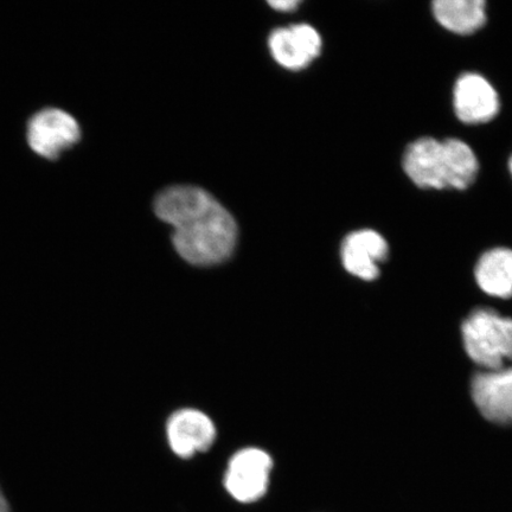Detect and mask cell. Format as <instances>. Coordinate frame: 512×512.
I'll return each instance as SVG.
<instances>
[{
	"instance_id": "cell-1",
	"label": "cell",
	"mask_w": 512,
	"mask_h": 512,
	"mask_svg": "<svg viewBox=\"0 0 512 512\" xmlns=\"http://www.w3.org/2000/svg\"><path fill=\"white\" fill-rule=\"evenodd\" d=\"M159 220L174 227L172 242L185 261L214 266L232 256L238 242V224L209 192L191 185H177L157 196Z\"/></svg>"
},
{
	"instance_id": "cell-2",
	"label": "cell",
	"mask_w": 512,
	"mask_h": 512,
	"mask_svg": "<svg viewBox=\"0 0 512 512\" xmlns=\"http://www.w3.org/2000/svg\"><path fill=\"white\" fill-rule=\"evenodd\" d=\"M402 165L418 187L438 190L469 188L479 169L471 147L454 138L443 142L427 137L415 140L408 145Z\"/></svg>"
},
{
	"instance_id": "cell-3",
	"label": "cell",
	"mask_w": 512,
	"mask_h": 512,
	"mask_svg": "<svg viewBox=\"0 0 512 512\" xmlns=\"http://www.w3.org/2000/svg\"><path fill=\"white\" fill-rule=\"evenodd\" d=\"M467 355L485 370L512 361V319L489 309L473 311L462 326Z\"/></svg>"
},
{
	"instance_id": "cell-4",
	"label": "cell",
	"mask_w": 512,
	"mask_h": 512,
	"mask_svg": "<svg viewBox=\"0 0 512 512\" xmlns=\"http://www.w3.org/2000/svg\"><path fill=\"white\" fill-rule=\"evenodd\" d=\"M27 137L38 156L56 159L79 143L81 128L73 115L59 108H46L30 119Z\"/></svg>"
},
{
	"instance_id": "cell-5",
	"label": "cell",
	"mask_w": 512,
	"mask_h": 512,
	"mask_svg": "<svg viewBox=\"0 0 512 512\" xmlns=\"http://www.w3.org/2000/svg\"><path fill=\"white\" fill-rule=\"evenodd\" d=\"M273 462L265 451L246 448L230 459L224 486L241 503H252L266 494Z\"/></svg>"
},
{
	"instance_id": "cell-6",
	"label": "cell",
	"mask_w": 512,
	"mask_h": 512,
	"mask_svg": "<svg viewBox=\"0 0 512 512\" xmlns=\"http://www.w3.org/2000/svg\"><path fill=\"white\" fill-rule=\"evenodd\" d=\"M471 390L473 401L485 419L512 425V367L476 374Z\"/></svg>"
},
{
	"instance_id": "cell-7",
	"label": "cell",
	"mask_w": 512,
	"mask_h": 512,
	"mask_svg": "<svg viewBox=\"0 0 512 512\" xmlns=\"http://www.w3.org/2000/svg\"><path fill=\"white\" fill-rule=\"evenodd\" d=\"M454 111L465 124H484L494 119L499 111L495 88L482 75L466 73L454 87Z\"/></svg>"
},
{
	"instance_id": "cell-8",
	"label": "cell",
	"mask_w": 512,
	"mask_h": 512,
	"mask_svg": "<svg viewBox=\"0 0 512 512\" xmlns=\"http://www.w3.org/2000/svg\"><path fill=\"white\" fill-rule=\"evenodd\" d=\"M166 434L171 450L178 457L190 458L209 450L216 439V428L206 414L195 409H182L169 419Z\"/></svg>"
},
{
	"instance_id": "cell-9",
	"label": "cell",
	"mask_w": 512,
	"mask_h": 512,
	"mask_svg": "<svg viewBox=\"0 0 512 512\" xmlns=\"http://www.w3.org/2000/svg\"><path fill=\"white\" fill-rule=\"evenodd\" d=\"M389 247L375 230L363 229L351 233L342 245V261L350 274L362 280L379 278L380 264L388 258Z\"/></svg>"
},
{
	"instance_id": "cell-10",
	"label": "cell",
	"mask_w": 512,
	"mask_h": 512,
	"mask_svg": "<svg viewBox=\"0 0 512 512\" xmlns=\"http://www.w3.org/2000/svg\"><path fill=\"white\" fill-rule=\"evenodd\" d=\"M268 43L274 60L292 70L309 66L322 50V38L306 24L274 30Z\"/></svg>"
},
{
	"instance_id": "cell-11",
	"label": "cell",
	"mask_w": 512,
	"mask_h": 512,
	"mask_svg": "<svg viewBox=\"0 0 512 512\" xmlns=\"http://www.w3.org/2000/svg\"><path fill=\"white\" fill-rule=\"evenodd\" d=\"M477 284L489 296L512 297V251L495 248L480 256L476 266Z\"/></svg>"
},
{
	"instance_id": "cell-12",
	"label": "cell",
	"mask_w": 512,
	"mask_h": 512,
	"mask_svg": "<svg viewBox=\"0 0 512 512\" xmlns=\"http://www.w3.org/2000/svg\"><path fill=\"white\" fill-rule=\"evenodd\" d=\"M432 6L435 19L454 34H473L486 22L483 0H435Z\"/></svg>"
},
{
	"instance_id": "cell-13",
	"label": "cell",
	"mask_w": 512,
	"mask_h": 512,
	"mask_svg": "<svg viewBox=\"0 0 512 512\" xmlns=\"http://www.w3.org/2000/svg\"><path fill=\"white\" fill-rule=\"evenodd\" d=\"M299 2L297 0H277V2H270V5L275 10L291 11L297 8Z\"/></svg>"
},
{
	"instance_id": "cell-14",
	"label": "cell",
	"mask_w": 512,
	"mask_h": 512,
	"mask_svg": "<svg viewBox=\"0 0 512 512\" xmlns=\"http://www.w3.org/2000/svg\"><path fill=\"white\" fill-rule=\"evenodd\" d=\"M0 512H11L10 505L8 501H6L2 490H0Z\"/></svg>"
},
{
	"instance_id": "cell-15",
	"label": "cell",
	"mask_w": 512,
	"mask_h": 512,
	"mask_svg": "<svg viewBox=\"0 0 512 512\" xmlns=\"http://www.w3.org/2000/svg\"><path fill=\"white\" fill-rule=\"evenodd\" d=\"M509 168H510V172H511V175H512V156L510 158Z\"/></svg>"
}]
</instances>
